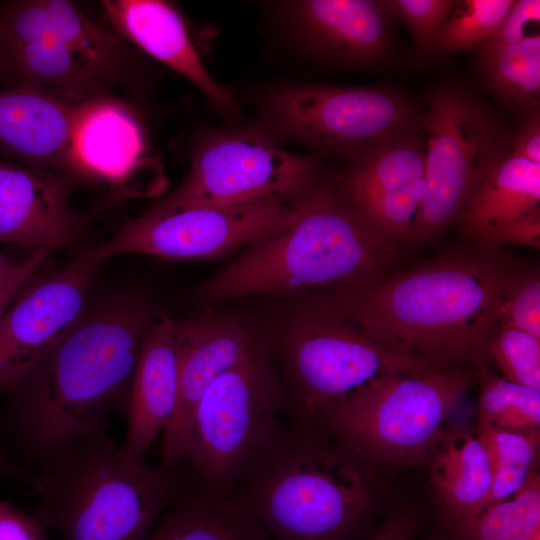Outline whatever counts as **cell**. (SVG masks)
Segmentation results:
<instances>
[{
	"label": "cell",
	"mask_w": 540,
	"mask_h": 540,
	"mask_svg": "<svg viewBox=\"0 0 540 540\" xmlns=\"http://www.w3.org/2000/svg\"><path fill=\"white\" fill-rule=\"evenodd\" d=\"M36 40L65 44L110 72L121 50L116 35L73 2L25 0L0 5V50Z\"/></svg>",
	"instance_id": "21"
},
{
	"label": "cell",
	"mask_w": 540,
	"mask_h": 540,
	"mask_svg": "<svg viewBox=\"0 0 540 540\" xmlns=\"http://www.w3.org/2000/svg\"><path fill=\"white\" fill-rule=\"evenodd\" d=\"M145 540H269L232 493L182 487Z\"/></svg>",
	"instance_id": "25"
},
{
	"label": "cell",
	"mask_w": 540,
	"mask_h": 540,
	"mask_svg": "<svg viewBox=\"0 0 540 540\" xmlns=\"http://www.w3.org/2000/svg\"><path fill=\"white\" fill-rule=\"evenodd\" d=\"M78 108L28 87L0 88V145L37 168H75L72 141Z\"/></svg>",
	"instance_id": "18"
},
{
	"label": "cell",
	"mask_w": 540,
	"mask_h": 540,
	"mask_svg": "<svg viewBox=\"0 0 540 540\" xmlns=\"http://www.w3.org/2000/svg\"><path fill=\"white\" fill-rule=\"evenodd\" d=\"M504 378L540 390V338L526 331L498 325L488 344Z\"/></svg>",
	"instance_id": "32"
},
{
	"label": "cell",
	"mask_w": 540,
	"mask_h": 540,
	"mask_svg": "<svg viewBox=\"0 0 540 540\" xmlns=\"http://www.w3.org/2000/svg\"><path fill=\"white\" fill-rule=\"evenodd\" d=\"M269 540H359L376 503L371 464L325 429L276 433L234 489Z\"/></svg>",
	"instance_id": "3"
},
{
	"label": "cell",
	"mask_w": 540,
	"mask_h": 540,
	"mask_svg": "<svg viewBox=\"0 0 540 540\" xmlns=\"http://www.w3.org/2000/svg\"><path fill=\"white\" fill-rule=\"evenodd\" d=\"M540 21L539 0H518L510 9L497 30L478 48L512 45L531 36L526 33L530 23Z\"/></svg>",
	"instance_id": "35"
},
{
	"label": "cell",
	"mask_w": 540,
	"mask_h": 540,
	"mask_svg": "<svg viewBox=\"0 0 540 540\" xmlns=\"http://www.w3.org/2000/svg\"><path fill=\"white\" fill-rule=\"evenodd\" d=\"M418 528V519L414 513L396 510L366 540H414Z\"/></svg>",
	"instance_id": "38"
},
{
	"label": "cell",
	"mask_w": 540,
	"mask_h": 540,
	"mask_svg": "<svg viewBox=\"0 0 540 540\" xmlns=\"http://www.w3.org/2000/svg\"><path fill=\"white\" fill-rule=\"evenodd\" d=\"M446 526L451 540H530L540 529L539 473L532 471L525 484L509 498Z\"/></svg>",
	"instance_id": "28"
},
{
	"label": "cell",
	"mask_w": 540,
	"mask_h": 540,
	"mask_svg": "<svg viewBox=\"0 0 540 540\" xmlns=\"http://www.w3.org/2000/svg\"><path fill=\"white\" fill-rule=\"evenodd\" d=\"M511 154L540 164L539 114L526 118L519 131L512 136Z\"/></svg>",
	"instance_id": "39"
},
{
	"label": "cell",
	"mask_w": 540,
	"mask_h": 540,
	"mask_svg": "<svg viewBox=\"0 0 540 540\" xmlns=\"http://www.w3.org/2000/svg\"><path fill=\"white\" fill-rule=\"evenodd\" d=\"M540 164L510 154L474 193L459 220L483 241L500 227L540 211Z\"/></svg>",
	"instance_id": "26"
},
{
	"label": "cell",
	"mask_w": 540,
	"mask_h": 540,
	"mask_svg": "<svg viewBox=\"0 0 540 540\" xmlns=\"http://www.w3.org/2000/svg\"><path fill=\"white\" fill-rule=\"evenodd\" d=\"M478 51L491 92L515 113L526 118L539 114L540 36Z\"/></svg>",
	"instance_id": "27"
},
{
	"label": "cell",
	"mask_w": 540,
	"mask_h": 540,
	"mask_svg": "<svg viewBox=\"0 0 540 540\" xmlns=\"http://www.w3.org/2000/svg\"><path fill=\"white\" fill-rule=\"evenodd\" d=\"M0 475L13 477L21 480L35 492L39 486L37 475L29 473L26 469L12 463L2 453H0Z\"/></svg>",
	"instance_id": "41"
},
{
	"label": "cell",
	"mask_w": 540,
	"mask_h": 540,
	"mask_svg": "<svg viewBox=\"0 0 540 540\" xmlns=\"http://www.w3.org/2000/svg\"><path fill=\"white\" fill-rule=\"evenodd\" d=\"M297 205H290L289 199H272L245 205L155 206L89 254L98 262L126 253L176 259L214 257L276 233Z\"/></svg>",
	"instance_id": "10"
},
{
	"label": "cell",
	"mask_w": 540,
	"mask_h": 540,
	"mask_svg": "<svg viewBox=\"0 0 540 540\" xmlns=\"http://www.w3.org/2000/svg\"><path fill=\"white\" fill-rule=\"evenodd\" d=\"M426 464L446 525L469 518L485 506L492 487V467L475 432L444 428Z\"/></svg>",
	"instance_id": "23"
},
{
	"label": "cell",
	"mask_w": 540,
	"mask_h": 540,
	"mask_svg": "<svg viewBox=\"0 0 540 540\" xmlns=\"http://www.w3.org/2000/svg\"><path fill=\"white\" fill-rule=\"evenodd\" d=\"M0 71L15 86L28 87L74 104L102 97L110 71L53 40L0 50Z\"/></svg>",
	"instance_id": "22"
},
{
	"label": "cell",
	"mask_w": 540,
	"mask_h": 540,
	"mask_svg": "<svg viewBox=\"0 0 540 540\" xmlns=\"http://www.w3.org/2000/svg\"><path fill=\"white\" fill-rule=\"evenodd\" d=\"M104 13L114 30L196 85L216 106L231 104L195 50L173 6L159 0H106Z\"/></svg>",
	"instance_id": "19"
},
{
	"label": "cell",
	"mask_w": 540,
	"mask_h": 540,
	"mask_svg": "<svg viewBox=\"0 0 540 540\" xmlns=\"http://www.w3.org/2000/svg\"><path fill=\"white\" fill-rule=\"evenodd\" d=\"M498 325H507L540 338V280L526 277L508 285Z\"/></svg>",
	"instance_id": "34"
},
{
	"label": "cell",
	"mask_w": 540,
	"mask_h": 540,
	"mask_svg": "<svg viewBox=\"0 0 540 540\" xmlns=\"http://www.w3.org/2000/svg\"><path fill=\"white\" fill-rule=\"evenodd\" d=\"M476 365L481 383L477 427L508 431L539 429L540 390L495 375L483 361Z\"/></svg>",
	"instance_id": "30"
},
{
	"label": "cell",
	"mask_w": 540,
	"mask_h": 540,
	"mask_svg": "<svg viewBox=\"0 0 540 540\" xmlns=\"http://www.w3.org/2000/svg\"><path fill=\"white\" fill-rule=\"evenodd\" d=\"M394 242L322 186L276 233L253 244L203 286L212 300L369 283L396 259Z\"/></svg>",
	"instance_id": "4"
},
{
	"label": "cell",
	"mask_w": 540,
	"mask_h": 540,
	"mask_svg": "<svg viewBox=\"0 0 540 540\" xmlns=\"http://www.w3.org/2000/svg\"><path fill=\"white\" fill-rule=\"evenodd\" d=\"M40 461L33 513L62 540H145L183 487L178 470L128 457L108 429Z\"/></svg>",
	"instance_id": "5"
},
{
	"label": "cell",
	"mask_w": 540,
	"mask_h": 540,
	"mask_svg": "<svg viewBox=\"0 0 540 540\" xmlns=\"http://www.w3.org/2000/svg\"><path fill=\"white\" fill-rule=\"evenodd\" d=\"M272 113L296 138L352 157L417 132L420 124L416 109L405 98L376 87L298 86L274 99Z\"/></svg>",
	"instance_id": "11"
},
{
	"label": "cell",
	"mask_w": 540,
	"mask_h": 540,
	"mask_svg": "<svg viewBox=\"0 0 540 540\" xmlns=\"http://www.w3.org/2000/svg\"><path fill=\"white\" fill-rule=\"evenodd\" d=\"M530 540H540V529H538L530 538Z\"/></svg>",
	"instance_id": "43"
},
{
	"label": "cell",
	"mask_w": 540,
	"mask_h": 540,
	"mask_svg": "<svg viewBox=\"0 0 540 540\" xmlns=\"http://www.w3.org/2000/svg\"><path fill=\"white\" fill-rule=\"evenodd\" d=\"M474 381L464 370L385 375L343 403L322 429L371 465L426 464L444 420Z\"/></svg>",
	"instance_id": "7"
},
{
	"label": "cell",
	"mask_w": 540,
	"mask_h": 540,
	"mask_svg": "<svg viewBox=\"0 0 540 540\" xmlns=\"http://www.w3.org/2000/svg\"><path fill=\"white\" fill-rule=\"evenodd\" d=\"M295 15L309 45L324 57L369 65L388 55V12L380 1H300Z\"/></svg>",
	"instance_id": "20"
},
{
	"label": "cell",
	"mask_w": 540,
	"mask_h": 540,
	"mask_svg": "<svg viewBox=\"0 0 540 540\" xmlns=\"http://www.w3.org/2000/svg\"><path fill=\"white\" fill-rule=\"evenodd\" d=\"M426 193L409 236L423 241L459 220L493 169L511 154L512 136L471 93L447 86L428 100Z\"/></svg>",
	"instance_id": "9"
},
{
	"label": "cell",
	"mask_w": 540,
	"mask_h": 540,
	"mask_svg": "<svg viewBox=\"0 0 540 540\" xmlns=\"http://www.w3.org/2000/svg\"><path fill=\"white\" fill-rule=\"evenodd\" d=\"M176 334L178 397L161 445V464L171 469L179 467L191 415L207 388L262 348L240 321L228 317L176 321Z\"/></svg>",
	"instance_id": "15"
},
{
	"label": "cell",
	"mask_w": 540,
	"mask_h": 540,
	"mask_svg": "<svg viewBox=\"0 0 540 540\" xmlns=\"http://www.w3.org/2000/svg\"><path fill=\"white\" fill-rule=\"evenodd\" d=\"M34 252L25 260L13 261L0 251V288L21 273L33 260Z\"/></svg>",
	"instance_id": "42"
},
{
	"label": "cell",
	"mask_w": 540,
	"mask_h": 540,
	"mask_svg": "<svg viewBox=\"0 0 540 540\" xmlns=\"http://www.w3.org/2000/svg\"><path fill=\"white\" fill-rule=\"evenodd\" d=\"M514 3V0L454 1L436 47L458 51L479 46L497 30Z\"/></svg>",
	"instance_id": "31"
},
{
	"label": "cell",
	"mask_w": 540,
	"mask_h": 540,
	"mask_svg": "<svg viewBox=\"0 0 540 540\" xmlns=\"http://www.w3.org/2000/svg\"><path fill=\"white\" fill-rule=\"evenodd\" d=\"M539 248L540 211L516 219L496 230L485 242Z\"/></svg>",
	"instance_id": "37"
},
{
	"label": "cell",
	"mask_w": 540,
	"mask_h": 540,
	"mask_svg": "<svg viewBox=\"0 0 540 540\" xmlns=\"http://www.w3.org/2000/svg\"><path fill=\"white\" fill-rule=\"evenodd\" d=\"M283 391L292 423L322 428L349 398L385 375L431 369L423 359L393 351L327 306L303 314L288 331Z\"/></svg>",
	"instance_id": "8"
},
{
	"label": "cell",
	"mask_w": 540,
	"mask_h": 540,
	"mask_svg": "<svg viewBox=\"0 0 540 540\" xmlns=\"http://www.w3.org/2000/svg\"><path fill=\"white\" fill-rule=\"evenodd\" d=\"M510 277L495 262L452 258L343 291L329 305L377 343L428 361H483Z\"/></svg>",
	"instance_id": "2"
},
{
	"label": "cell",
	"mask_w": 540,
	"mask_h": 540,
	"mask_svg": "<svg viewBox=\"0 0 540 540\" xmlns=\"http://www.w3.org/2000/svg\"><path fill=\"white\" fill-rule=\"evenodd\" d=\"M475 433L484 444L492 467V487L486 506L509 498L525 484L535 470L540 432L476 427Z\"/></svg>",
	"instance_id": "29"
},
{
	"label": "cell",
	"mask_w": 540,
	"mask_h": 540,
	"mask_svg": "<svg viewBox=\"0 0 540 540\" xmlns=\"http://www.w3.org/2000/svg\"><path fill=\"white\" fill-rule=\"evenodd\" d=\"M69 199L66 180L0 159V241L50 251L68 243L82 224Z\"/></svg>",
	"instance_id": "16"
},
{
	"label": "cell",
	"mask_w": 540,
	"mask_h": 540,
	"mask_svg": "<svg viewBox=\"0 0 540 540\" xmlns=\"http://www.w3.org/2000/svg\"><path fill=\"white\" fill-rule=\"evenodd\" d=\"M282 411V385L261 348L218 377L201 396L190 418L178 469L187 465L197 488L232 493L279 431Z\"/></svg>",
	"instance_id": "6"
},
{
	"label": "cell",
	"mask_w": 540,
	"mask_h": 540,
	"mask_svg": "<svg viewBox=\"0 0 540 540\" xmlns=\"http://www.w3.org/2000/svg\"><path fill=\"white\" fill-rule=\"evenodd\" d=\"M99 263L87 252L17 294L0 319V390L10 393L81 319Z\"/></svg>",
	"instance_id": "13"
},
{
	"label": "cell",
	"mask_w": 540,
	"mask_h": 540,
	"mask_svg": "<svg viewBox=\"0 0 540 540\" xmlns=\"http://www.w3.org/2000/svg\"><path fill=\"white\" fill-rule=\"evenodd\" d=\"M426 151L416 132L352 158L340 184L346 205L391 241L408 238L426 193Z\"/></svg>",
	"instance_id": "14"
},
{
	"label": "cell",
	"mask_w": 540,
	"mask_h": 540,
	"mask_svg": "<svg viewBox=\"0 0 540 540\" xmlns=\"http://www.w3.org/2000/svg\"><path fill=\"white\" fill-rule=\"evenodd\" d=\"M384 9L402 20L417 42L426 49L437 44L438 37L454 5L450 0H385Z\"/></svg>",
	"instance_id": "33"
},
{
	"label": "cell",
	"mask_w": 540,
	"mask_h": 540,
	"mask_svg": "<svg viewBox=\"0 0 540 540\" xmlns=\"http://www.w3.org/2000/svg\"><path fill=\"white\" fill-rule=\"evenodd\" d=\"M72 149L75 168L118 182L134 170L144 144L132 114L102 96L79 104Z\"/></svg>",
	"instance_id": "24"
},
{
	"label": "cell",
	"mask_w": 540,
	"mask_h": 540,
	"mask_svg": "<svg viewBox=\"0 0 540 540\" xmlns=\"http://www.w3.org/2000/svg\"><path fill=\"white\" fill-rule=\"evenodd\" d=\"M153 314L147 302L126 296L83 314L9 393L6 419L24 451L41 460L108 428L125 407Z\"/></svg>",
	"instance_id": "1"
},
{
	"label": "cell",
	"mask_w": 540,
	"mask_h": 540,
	"mask_svg": "<svg viewBox=\"0 0 540 540\" xmlns=\"http://www.w3.org/2000/svg\"><path fill=\"white\" fill-rule=\"evenodd\" d=\"M50 252L48 249H35L32 262L10 282L0 288V319L10 302L17 296L20 289L27 283Z\"/></svg>",
	"instance_id": "40"
},
{
	"label": "cell",
	"mask_w": 540,
	"mask_h": 540,
	"mask_svg": "<svg viewBox=\"0 0 540 540\" xmlns=\"http://www.w3.org/2000/svg\"><path fill=\"white\" fill-rule=\"evenodd\" d=\"M176 321L154 313L146 330L125 408L127 430L123 452L145 460L156 437L169 425L178 397Z\"/></svg>",
	"instance_id": "17"
},
{
	"label": "cell",
	"mask_w": 540,
	"mask_h": 540,
	"mask_svg": "<svg viewBox=\"0 0 540 540\" xmlns=\"http://www.w3.org/2000/svg\"><path fill=\"white\" fill-rule=\"evenodd\" d=\"M0 540H49L47 528L34 513L0 500Z\"/></svg>",
	"instance_id": "36"
},
{
	"label": "cell",
	"mask_w": 540,
	"mask_h": 540,
	"mask_svg": "<svg viewBox=\"0 0 540 540\" xmlns=\"http://www.w3.org/2000/svg\"><path fill=\"white\" fill-rule=\"evenodd\" d=\"M313 162L254 134L209 143L194 158L182 184L159 207L245 205L290 199L309 183Z\"/></svg>",
	"instance_id": "12"
}]
</instances>
